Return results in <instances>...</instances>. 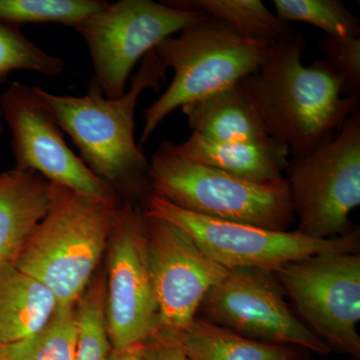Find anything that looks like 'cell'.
I'll use <instances>...</instances> for the list:
<instances>
[{
    "label": "cell",
    "instance_id": "6da1fadb",
    "mask_svg": "<svg viewBox=\"0 0 360 360\" xmlns=\"http://www.w3.org/2000/svg\"><path fill=\"white\" fill-rule=\"evenodd\" d=\"M304 49V39L293 32L272 44L259 70L238 82L267 134L292 158L309 155L359 108L360 96H343L323 59L303 65Z\"/></svg>",
    "mask_w": 360,
    "mask_h": 360
},
{
    "label": "cell",
    "instance_id": "7a4b0ae2",
    "mask_svg": "<svg viewBox=\"0 0 360 360\" xmlns=\"http://www.w3.org/2000/svg\"><path fill=\"white\" fill-rule=\"evenodd\" d=\"M167 70L155 52H148L129 91L115 99L104 96L92 80L84 96H58L37 87L85 165L113 191L137 196L143 205L151 194L150 167L135 142L134 111L144 90L160 89Z\"/></svg>",
    "mask_w": 360,
    "mask_h": 360
},
{
    "label": "cell",
    "instance_id": "3957f363",
    "mask_svg": "<svg viewBox=\"0 0 360 360\" xmlns=\"http://www.w3.org/2000/svg\"><path fill=\"white\" fill-rule=\"evenodd\" d=\"M118 200L51 184L44 219L13 265L49 288L58 305L77 304L110 243Z\"/></svg>",
    "mask_w": 360,
    "mask_h": 360
},
{
    "label": "cell",
    "instance_id": "277c9868",
    "mask_svg": "<svg viewBox=\"0 0 360 360\" xmlns=\"http://www.w3.org/2000/svg\"><path fill=\"white\" fill-rule=\"evenodd\" d=\"M149 167L151 194L187 212L281 231L295 220L285 179L246 181L189 160L168 141L151 155Z\"/></svg>",
    "mask_w": 360,
    "mask_h": 360
},
{
    "label": "cell",
    "instance_id": "5b68a950",
    "mask_svg": "<svg viewBox=\"0 0 360 360\" xmlns=\"http://www.w3.org/2000/svg\"><path fill=\"white\" fill-rule=\"evenodd\" d=\"M271 42L246 39L207 18L163 40L153 49L174 70L167 89L144 111L141 143H146L172 111L238 84L259 70Z\"/></svg>",
    "mask_w": 360,
    "mask_h": 360
},
{
    "label": "cell",
    "instance_id": "8992f818",
    "mask_svg": "<svg viewBox=\"0 0 360 360\" xmlns=\"http://www.w3.org/2000/svg\"><path fill=\"white\" fill-rule=\"evenodd\" d=\"M285 172L296 231L321 240L349 233L350 213L360 205L359 108L309 155L288 161Z\"/></svg>",
    "mask_w": 360,
    "mask_h": 360
},
{
    "label": "cell",
    "instance_id": "52a82bcc",
    "mask_svg": "<svg viewBox=\"0 0 360 360\" xmlns=\"http://www.w3.org/2000/svg\"><path fill=\"white\" fill-rule=\"evenodd\" d=\"M143 213L174 224L208 257L229 270L246 267L274 274L284 265L314 255L359 253L360 231L356 227L340 238L321 240L297 231H272L210 219L182 210L153 194L144 201Z\"/></svg>",
    "mask_w": 360,
    "mask_h": 360
},
{
    "label": "cell",
    "instance_id": "ba28073f",
    "mask_svg": "<svg viewBox=\"0 0 360 360\" xmlns=\"http://www.w3.org/2000/svg\"><path fill=\"white\" fill-rule=\"evenodd\" d=\"M208 16L153 0H120L75 26L89 49L92 82L108 98L127 92L131 71L148 52Z\"/></svg>",
    "mask_w": 360,
    "mask_h": 360
},
{
    "label": "cell",
    "instance_id": "9c48e42d",
    "mask_svg": "<svg viewBox=\"0 0 360 360\" xmlns=\"http://www.w3.org/2000/svg\"><path fill=\"white\" fill-rule=\"evenodd\" d=\"M300 321L331 352L359 359L360 255L323 253L274 272Z\"/></svg>",
    "mask_w": 360,
    "mask_h": 360
},
{
    "label": "cell",
    "instance_id": "30bf717a",
    "mask_svg": "<svg viewBox=\"0 0 360 360\" xmlns=\"http://www.w3.org/2000/svg\"><path fill=\"white\" fill-rule=\"evenodd\" d=\"M272 272L231 269L208 291L200 305L203 321L250 340L331 354L326 345L291 309Z\"/></svg>",
    "mask_w": 360,
    "mask_h": 360
},
{
    "label": "cell",
    "instance_id": "8fae6325",
    "mask_svg": "<svg viewBox=\"0 0 360 360\" xmlns=\"http://www.w3.org/2000/svg\"><path fill=\"white\" fill-rule=\"evenodd\" d=\"M2 118L11 134L16 169L30 170L51 184L103 200L117 194L70 148L37 86L13 82L0 94Z\"/></svg>",
    "mask_w": 360,
    "mask_h": 360
},
{
    "label": "cell",
    "instance_id": "7c38bea8",
    "mask_svg": "<svg viewBox=\"0 0 360 360\" xmlns=\"http://www.w3.org/2000/svg\"><path fill=\"white\" fill-rule=\"evenodd\" d=\"M108 245L106 321L111 347L143 345L158 330L143 210L129 203L120 206Z\"/></svg>",
    "mask_w": 360,
    "mask_h": 360
},
{
    "label": "cell",
    "instance_id": "4fadbf2b",
    "mask_svg": "<svg viewBox=\"0 0 360 360\" xmlns=\"http://www.w3.org/2000/svg\"><path fill=\"white\" fill-rule=\"evenodd\" d=\"M146 229L149 270L158 307L156 335L175 338L193 323L203 298L229 269L170 222L146 217Z\"/></svg>",
    "mask_w": 360,
    "mask_h": 360
},
{
    "label": "cell",
    "instance_id": "5bb4252c",
    "mask_svg": "<svg viewBox=\"0 0 360 360\" xmlns=\"http://www.w3.org/2000/svg\"><path fill=\"white\" fill-rule=\"evenodd\" d=\"M175 146L189 160L255 184L283 179L290 156L288 146L271 137L259 141L217 142L193 134Z\"/></svg>",
    "mask_w": 360,
    "mask_h": 360
},
{
    "label": "cell",
    "instance_id": "9a60e30c",
    "mask_svg": "<svg viewBox=\"0 0 360 360\" xmlns=\"http://www.w3.org/2000/svg\"><path fill=\"white\" fill-rule=\"evenodd\" d=\"M51 186L30 170L13 168L0 174V267L15 262L44 219Z\"/></svg>",
    "mask_w": 360,
    "mask_h": 360
},
{
    "label": "cell",
    "instance_id": "2e32d148",
    "mask_svg": "<svg viewBox=\"0 0 360 360\" xmlns=\"http://www.w3.org/2000/svg\"><path fill=\"white\" fill-rule=\"evenodd\" d=\"M58 302L52 291L13 264L0 267V347L39 333Z\"/></svg>",
    "mask_w": 360,
    "mask_h": 360
},
{
    "label": "cell",
    "instance_id": "e0dca14e",
    "mask_svg": "<svg viewBox=\"0 0 360 360\" xmlns=\"http://www.w3.org/2000/svg\"><path fill=\"white\" fill-rule=\"evenodd\" d=\"M193 134L217 142L269 139L264 123L238 84L182 106Z\"/></svg>",
    "mask_w": 360,
    "mask_h": 360
},
{
    "label": "cell",
    "instance_id": "ac0fdd59",
    "mask_svg": "<svg viewBox=\"0 0 360 360\" xmlns=\"http://www.w3.org/2000/svg\"><path fill=\"white\" fill-rule=\"evenodd\" d=\"M187 360H300V348L250 340L219 326L195 319L177 338Z\"/></svg>",
    "mask_w": 360,
    "mask_h": 360
},
{
    "label": "cell",
    "instance_id": "d6986e66",
    "mask_svg": "<svg viewBox=\"0 0 360 360\" xmlns=\"http://www.w3.org/2000/svg\"><path fill=\"white\" fill-rule=\"evenodd\" d=\"M175 8L205 14L246 39L276 42L293 30L260 0H165Z\"/></svg>",
    "mask_w": 360,
    "mask_h": 360
},
{
    "label": "cell",
    "instance_id": "ffe728a7",
    "mask_svg": "<svg viewBox=\"0 0 360 360\" xmlns=\"http://www.w3.org/2000/svg\"><path fill=\"white\" fill-rule=\"evenodd\" d=\"M77 314L75 305H58L41 330L20 342L1 347L11 360H75Z\"/></svg>",
    "mask_w": 360,
    "mask_h": 360
},
{
    "label": "cell",
    "instance_id": "44dd1931",
    "mask_svg": "<svg viewBox=\"0 0 360 360\" xmlns=\"http://www.w3.org/2000/svg\"><path fill=\"white\" fill-rule=\"evenodd\" d=\"M77 347L75 360H108L112 347L106 321V283L96 277L75 304Z\"/></svg>",
    "mask_w": 360,
    "mask_h": 360
},
{
    "label": "cell",
    "instance_id": "7402d4cb",
    "mask_svg": "<svg viewBox=\"0 0 360 360\" xmlns=\"http://www.w3.org/2000/svg\"><path fill=\"white\" fill-rule=\"evenodd\" d=\"M108 4L103 0H0V20L15 26L56 23L75 28Z\"/></svg>",
    "mask_w": 360,
    "mask_h": 360
},
{
    "label": "cell",
    "instance_id": "603a6c76",
    "mask_svg": "<svg viewBox=\"0 0 360 360\" xmlns=\"http://www.w3.org/2000/svg\"><path fill=\"white\" fill-rule=\"evenodd\" d=\"M284 22H302L333 37H360V22L340 0H274Z\"/></svg>",
    "mask_w": 360,
    "mask_h": 360
},
{
    "label": "cell",
    "instance_id": "cb8c5ba5",
    "mask_svg": "<svg viewBox=\"0 0 360 360\" xmlns=\"http://www.w3.org/2000/svg\"><path fill=\"white\" fill-rule=\"evenodd\" d=\"M65 61L42 51L27 39L18 26L0 20V84L14 71H32L45 77H58Z\"/></svg>",
    "mask_w": 360,
    "mask_h": 360
},
{
    "label": "cell",
    "instance_id": "d4e9b609",
    "mask_svg": "<svg viewBox=\"0 0 360 360\" xmlns=\"http://www.w3.org/2000/svg\"><path fill=\"white\" fill-rule=\"evenodd\" d=\"M319 47L324 63L340 80L343 96H360V37L324 35Z\"/></svg>",
    "mask_w": 360,
    "mask_h": 360
},
{
    "label": "cell",
    "instance_id": "484cf974",
    "mask_svg": "<svg viewBox=\"0 0 360 360\" xmlns=\"http://www.w3.org/2000/svg\"><path fill=\"white\" fill-rule=\"evenodd\" d=\"M141 354L143 360H187L176 340L161 335L141 345Z\"/></svg>",
    "mask_w": 360,
    "mask_h": 360
},
{
    "label": "cell",
    "instance_id": "4316f807",
    "mask_svg": "<svg viewBox=\"0 0 360 360\" xmlns=\"http://www.w3.org/2000/svg\"><path fill=\"white\" fill-rule=\"evenodd\" d=\"M141 345L122 348V349L112 348L108 360H143L141 354Z\"/></svg>",
    "mask_w": 360,
    "mask_h": 360
},
{
    "label": "cell",
    "instance_id": "83f0119b",
    "mask_svg": "<svg viewBox=\"0 0 360 360\" xmlns=\"http://www.w3.org/2000/svg\"><path fill=\"white\" fill-rule=\"evenodd\" d=\"M0 360H11L1 347H0Z\"/></svg>",
    "mask_w": 360,
    "mask_h": 360
},
{
    "label": "cell",
    "instance_id": "f1b7e54d",
    "mask_svg": "<svg viewBox=\"0 0 360 360\" xmlns=\"http://www.w3.org/2000/svg\"><path fill=\"white\" fill-rule=\"evenodd\" d=\"M2 123H4V118H2L1 110H0V135H1L2 129H4V127H2Z\"/></svg>",
    "mask_w": 360,
    "mask_h": 360
},
{
    "label": "cell",
    "instance_id": "f546056e",
    "mask_svg": "<svg viewBox=\"0 0 360 360\" xmlns=\"http://www.w3.org/2000/svg\"><path fill=\"white\" fill-rule=\"evenodd\" d=\"M352 360H357L356 359H352Z\"/></svg>",
    "mask_w": 360,
    "mask_h": 360
},
{
    "label": "cell",
    "instance_id": "4dcf8cb0",
    "mask_svg": "<svg viewBox=\"0 0 360 360\" xmlns=\"http://www.w3.org/2000/svg\"><path fill=\"white\" fill-rule=\"evenodd\" d=\"M300 360H303V359H302H302H300Z\"/></svg>",
    "mask_w": 360,
    "mask_h": 360
}]
</instances>
